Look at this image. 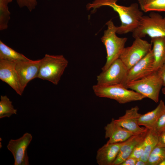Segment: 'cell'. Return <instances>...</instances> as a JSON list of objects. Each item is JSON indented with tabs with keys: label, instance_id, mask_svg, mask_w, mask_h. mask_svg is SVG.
Listing matches in <instances>:
<instances>
[{
	"label": "cell",
	"instance_id": "5",
	"mask_svg": "<svg viewBox=\"0 0 165 165\" xmlns=\"http://www.w3.org/2000/svg\"><path fill=\"white\" fill-rule=\"evenodd\" d=\"M93 90L98 97L116 100L121 104L134 101H141L146 98L142 95L131 90H129L123 85L93 86Z\"/></svg>",
	"mask_w": 165,
	"mask_h": 165
},
{
	"label": "cell",
	"instance_id": "21",
	"mask_svg": "<svg viewBox=\"0 0 165 165\" xmlns=\"http://www.w3.org/2000/svg\"><path fill=\"white\" fill-rule=\"evenodd\" d=\"M12 0H0V30L6 29L10 19L11 14L8 6Z\"/></svg>",
	"mask_w": 165,
	"mask_h": 165
},
{
	"label": "cell",
	"instance_id": "18",
	"mask_svg": "<svg viewBox=\"0 0 165 165\" xmlns=\"http://www.w3.org/2000/svg\"><path fill=\"white\" fill-rule=\"evenodd\" d=\"M154 62L153 69L156 71L165 62V37L151 38Z\"/></svg>",
	"mask_w": 165,
	"mask_h": 165
},
{
	"label": "cell",
	"instance_id": "19",
	"mask_svg": "<svg viewBox=\"0 0 165 165\" xmlns=\"http://www.w3.org/2000/svg\"><path fill=\"white\" fill-rule=\"evenodd\" d=\"M0 60L16 62L31 60L9 47L0 40Z\"/></svg>",
	"mask_w": 165,
	"mask_h": 165
},
{
	"label": "cell",
	"instance_id": "3",
	"mask_svg": "<svg viewBox=\"0 0 165 165\" xmlns=\"http://www.w3.org/2000/svg\"><path fill=\"white\" fill-rule=\"evenodd\" d=\"M68 64V61L63 55L46 54L41 59L37 78L57 85Z\"/></svg>",
	"mask_w": 165,
	"mask_h": 165
},
{
	"label": "cell",
	"instance_id": "33",
	"mask_svg": "<svg viewBox=\"0 0 165 165\" xmlns=\"http://www.w3.org/2000/svg\"><path fill=\"white\" fill-rule=\"evenodd\" d=\"M159 165H165V159L161 161Z\"/></svg>",
	"mask_w": 165,
	"mask_h": 165
},
{
	"label": "cell",
	"instance_id": "6",
	"mask_svg": "<svg viewBox=\"0 0 165 165\" xmlns=\"http://www.w3.org/2000/svg\"><path fill=\"white\" fill-rule=\"evenodd\" d=\"M162 86V81L156 71L140 79L129 82L125 86L158 103Z\"/></svg>",
	"mask_w": 165,
	"mask_h": 165
},
{
	"label": "cell",
	"instance_id": "2",
	"mask_svg": "<svg viewBox=\"0 0 165 165\" xmlns=\"http://www.w3.org/2000/svg\"><path fill=\"white\" fill-rule=\"evenodd\" d=\"M107 29L105 30L101 38L105 45L107 53L106 61L102 68V71L107 69L115 60L119 58L127 38L126 37H119L116 35L117 27L112 20L106 23Z\"/></svg>",
	"mask_w": 165,
	"mask_h": 165
},
{
	"label": "cell",
	"instance_id": "15",
	"mask_svg": "<svg viewBox=\"0 0 165 165\" xmlns=\"http://www.w3.org/2000/svg\"><path fill=\"white\" fill-rule=\"evenodd\" d=\"M105 138H108L107 143H114L123 142L132 136V133L116 123L112 118L105 127Z\"/></svg>",
	"mask_w": 165,
	"mask_h": 165
},
{
	"label": "cell",
	"instance_id": "11",
	"mask_svg": "<svg viewBox=\"0 0 165 165\" xmlns=\"http://www.w3.org/2000/svg\"><path fill=\"white\" fill-rule=\"evenodd\" d=\"M41 62V59L16 61L15 69L23 93L28 83L37 78Z\"/></svg>",
	"mask_w": 165,
	"mask_h": 165
},
{
	"label": "cell",
	"instance_id": "12",
	"mask_svg": "<svg viewBox=\"0 0 165 165\" xmlns=\"http://www.w3.org/2000/svg\"><path fill=\"white\" fill-rule=\"evenodd\" d=\"M139 110V108L137 106L132 107L127 110L124 115L118 119H114V121L134 135L141 134L148 129L140 127L138 124V120L141 114L138 112Z\"/></svg>",
	"mask_w": 165,
	"mask_h": 165
},
{
	"label": "cell",
	"instance_id": "7",
	"mask_svg": "<svg viewBox=\"0 0 165 165\" xmlns=\"http://www.w3.org/2000/svg\"><path fill=\"white\" fill-rule=\"evenodd\" d=\"M152 49V44L142 38H136L131 46L124 48L119 58L128 70Z\"/></svg>",
	"mask_w": 165,
	"mask_h": 165
},
{
	"label": "cell",
	"instance_id": "17",
	"mask_svg": "<svg viewBox=\"0 0 165 165\" xmlns=\"http://www.w3.org/2000/svg\"><path fill=\"white\" fill-rule=\"evenodd\" d=\"M165 111L164 103L161 100L155 109L145 114H141L138 120V124L144 126L148 130H153Z\"/></svg>",
	"mask_w": 165,
	"mask_h": 165
},
{
	"label": "cell",
	"instance_id": "26",
	"mask_svg": "<svg viewBox=\"0 0 165 165\" xmlns=\"http://www.w3.org/2000/svg\"><path fill=\"white\" fill-rule=\"evenodd\" d=\"M20 8L26 7L31 12L35 8L37 4V0H16Z\"/></svg>",
	"mask_w": 165,
	"mask_h": 165
},
{
	"label": "cell",
	"instance_id": "9",
	"mask_svg": "<svg viewBox=\"0 0 165 165\" xmlns=\"http://www.w3.org/2000/svg\"><path fill=\"white\" fill-rule=\"evenodd\" d=\"M32 138L31 134L26 133L17 139H11L7 145L13 156L14 165H29L27 148Z\"/></svg>",
	"mask_w": 165,
	"mask_h": 165
},
{
	"label": "cell",
	"instance_id": "32",
	"mask_svg": "<svg viewBox=\"0 0 165 165\" xmlns=\"http://www.w3.org/2000/svg\"><path fill=\"white\" fill-rule=\"evenodd\" d=\"M135 165H147V163L141 160H137Z\"/></svg>",
	"mask_w": 165,
	"mask_h": 165
},
{
	"label": "cell",
	"instance_id": "20",
	"mask_svg": "<svg viewBox=\"0 0 165 165\" xmlns=\"http://www.w3.org/2000/svg\"><path fill=\"white\" fill-rule=\"evenodd\" d=\"M158 141V134L153 130H148L144 140V152L140 160L147 162L151 153L156 146Z\"/></svg>",
	"mask_w": 165,
	"mask_h": 165
},
{
	"label": "cell",
	"instance_id": "1",
	"mask_svg": "<svg viewBox=\"0 0 165 165\" xmlns=\"http://www.w3.org/2000/svg\"><path fill=\"white\" fill-rule=\"evenodd\" d=\"M118 0H93L87 4L88 10L94 12L98 9L103 6L111 7L119 15L121 24L117 27L116 33L123 34L133 32L138 25L143 13L139 8L138 5L133 3L128 6L118 5Z\"/></svg>",
	"mask_w": 165,
	"mask_h": 165
},
{
	"label": "cell",
	"instance_id": "8",
	"mask_svg": "<svg viewBox=\"0 0 165 165\" xmlns=\"http://www.w3.org/2000/svg\"><path fill=\"white\" fill-rule=\"evenodd\" d=\"M128 70L118 58L97 76V84L104 86L123 85Z\"/></svg>",
	"mask_w": 165,
	"mask_h": 165
},
{
	"label": "cell",
	"instance_id": "31",
	"mask_svg": "<svg viewBox=\"0 0 165 165\" xmlns=\"http://www.w3.org/2000/svg\"><path fill=\"white\" fill-rule=\"evenodd\" d=\"M154 0H138L141 9L146 5L150 3Z\"/></svg>",
	"mask_w": 165,
	"mask_h": 165
},
{
	"label": "cell",
	"instance_id": "34",
	"mask_svg": "<svg viewBox=\"0 0 165 165\" xmlns=\"http://www.w3.org/2000/svg\"><path fill=\"white\" fill-rule=\"evenodd\" d=\"M162 91L163 94L165 95V86L162 89Z\"/></svg>",
	"mask_w": 165,
	"mask_h": 165
},
{
	"label": "cell",
	"instance_id": "16",
	"mask_svg": "<svg viewBox=\"0 0 165 165\" xmlns=\"http://www.w3.org/2000/svg\"><path fill=\"white\" fill-rule=\"evenodd\" d=\"M123 142L106 143L99 148L97 151L96 156L97 164L99 165H112Z\"/></svg>",
	"mask_w": 165,
	"mask_h": 165
},
{
	"label": "cell",
	"instance_id": "13",
	"mask_svg": "<svg viewBox=\"0 0 165 165\" xmlns=\"http://www.w3.org/2000/svg\"><path fill=\"white\" fill-rule=\"evenodd\" d=\"M16 62L0 60V79L8 84L19 95L23 93L15 69Z\"/></svg>",
	"mask_w": 165,
	"mask_h": 165
},
{
	"label": "cell",
	"instance_id": "27",
	"mask_svg": "<svg viewBox=\"0 0 165 165\" xmlns=\"http://www.w3.org/2000/svg\"><path fill=\"white\" fill-rule=\"evenodd\" d=\"M165 129V111L159 119L153 130L158 134Z\"/></svg>",
	"mask_w": 165,
	"mask_h": 165
},
{
	"label": "cell",
	"instance_id": "29",
	"mask_svg": "<svg viewBox=\"0 0 165 165\" xmlns=\"http://www.w3.org/2000/svg\"><path fill=\"white\" fill-rule=\"evenodd\" d=\"M156 71L162 81L163 86H165V62Z\"/></svg>",
	"mask_w": 165,
	"mask_h": 165
},
{
	"label": "cell",
	"instance_id": "28",
	"mask_svg": "<svg viewBox=\"0 0 165 165\" xmlns=\"http://www.w3.org/2000/svg\"><path fill=\"white\" fill-rule=\"evenodd\" d=\"M158 141L157 146L165 147V129L158 134Z\"/></svg>",
	"mask_w": 165,
	"mask_h": 165
},
{
	"label": "cell",
	"instance_id": "24",
	"mask_svg": "<svg viewBox=\"0 0 165 165\" xmlns=\"http://www.w3.org/2000/svg\"><path fill=\"white\" fill-rule=\"evenodd\" d=\"M141 10L145 12L165 11V0H154L145 6Z\"/></svg>",
	"mask_w": 165,
	"mask_h": 165
},
{
	"label": "cell",
	"instance_id": "4",
	"mask_svg": "<svg viewBox=\"0 0 165 165\" xmlns=\"http://www.w3.org/2000/svg\"><path fill=\"white\" fill-rule=\"evenodd\" d=\"M146 35L151 38L165 37V16L155 12L143 16L138 26L132 32V36L135 39Z\"/></svg>",
	"mask_w": 165,
	"mask_h": 165
},
{
	"label": "cell",
	"instance_id": "30",
	"mask_svg": "<svg viewBox=\"0 0 165 165\" xmlns=\"http://www.w3.org/2000/svg\"><path fill=\"white\" fill-rule=\"evenodd\" d=\"M137 160L131 157H129L120 165H135Z\"/></svg>",
	"mask_w": 165,
	"mask_h": 165
},
{
	"label": "cell",
	"instance_id": "10",
	"mask_svg": "<svg viewBox=\"0 0 165 165\" xmlns=\"http://www.w3.org/2000/svg\"><path fill=\"white\" fill-rule=\"evenodd\" d=\"M154 59L152 50L128 71L124 86L129 82L142 78L155 72Z\"/></svg>",
	"mask_w": 165,
	"mask_h": 165
},
{
	"label": "cell",
	"instance_id": "22",
	"mask_svg": "<svg viewBox=\"0 0 165 165\" xmlns=\"http://www.w3.org/2000/svg\"><path fill=\"white\" fill-rule=\"evenodd\" d=\"M0 101V118L9 117L16 114L17 110L14 108L12 102L6 95L1 96Z\"/></svg>",
	"mask_w": 165,
	"mask_h": 165
},
{
	"label": "cell",
	"instance_id": "23",
	"mask_svg": "<svg viewBox=\"0 0 165 165\" xmlns=\"http://www.w3.org/2000/svg\"><path fill=\"white\" fill-rule=\"evenodd\" d=\"M165 159V147L156 146L149 156L147 165H159Z\"/></svg>",
	"mask_w": 165,
	"mask_h": 165
},
{
	"label": "cell",
	"instance_id": "14",
	"mask_svg": "<svg viewBox=\"0 0 165 165\" xmlns=\"http://www.w3.org/2000/svg\"><path fill=\"white\" fill-rule=\"evenodd\" d=\"M148 130L147 129L141 134L134 135L123 142L112 165H120L128 158L137 145L144 140Z\"/></svg>",
	"mask_w": 165,
	"mask_h": 165
},
{
	"label": "cell",
	"instance_id": "25",
	"mask_svg": "<svg viewBox=\"0 0 165 165\" xmlns=\"http://www.w3.org/2000/svg\"><path fill=\"white\" fill-rule=\"evenodd\" d=\"M144 140L139 143L135 147L129 157L133 158L137 160L140 159L144 152Z\"/></svg>",
	"mask_w": 165,
	"mask_h": 165
}]
</instances>
